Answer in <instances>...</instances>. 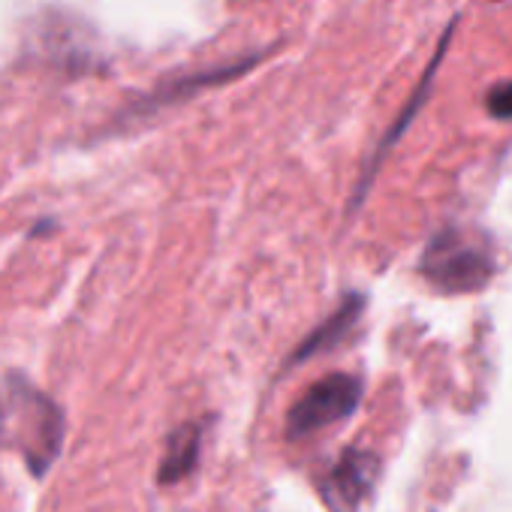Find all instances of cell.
I'll list each match as a JSON object with an SVG mask.
<instances>
[{
  "mask_svg": "<svg viewBox=\"0 0 512 512\" xmlns=\"http://www.w3.org/2000/svg\"><path fill=\"white\" fill-rule=\"evenodd\" d=\"M64 434L67 422L52 395L37 389L19 371L0 377V446L19 452L37 479L55 467Z\"/></svg>",
  "mask_w": 512,
  "mask_h": 512,
  "instance_id": "6da1fadb",
  "label": "cell"
},
{
  "mask_svg": "<svg viewBox=\"0 0 512 512\" xmlns=\"http://www.w3.org/2000/svg\"><path fill=\"white\" fill-rule=\"evenodd\" d=\"M419 272L443 293H473L494 275V253L470 232L443 229L434 235L419 260Z\"/></svg>",
  "mask_w": 512,
  "mask_h": 512,
  "instance_id": "7a4b0ae2",
  "label": "cell"
},
{
  "mask_svg": "<svg viewBox=\"0 0 512 512\" xmlns=\"http://www.w3.org/2000/svg\"><path fill=\"white\" fill-rule=\"evenodd\" d=\"M362 404V380L353 374H329L317 380L287 413V437L305 440L335 422L350 419Z\"/></svg>",
  "mask_w": 512,
  "mask_h": 512,
  "instance_id": "3957f363",
  "label": "cell"
},
{
  "mask_svg": "<svg viewBox=\"0 0 512 512\" xmlns=\"http://www.w3.org/2000/svg\"><path fill=\"white\" fill-rule=\"evenodd\" d=\"M380 458L368 449H344L320 479V497L332 512H359L374 494Z\"/></svg>",
  "mask_w": 512,
  "mask_h": 512,
  "instance_id": "277c9868",
  "label": "cell"
},
{
  "mask_svg": "<svg viewBox=\"0 0 512 512\" xmlns=\"http://www.w3.org/2000/svg\"><path fill=\"white\" fill-rule=\"evenodd\" d=\"M362 308H365V299L359 296V293H350V296H344V302L314 329V332H308L305 338H302V344L296 347V353L287 359V365H302V362H308V359H314V356H320V353H326V350H332L353 326H356V320H359V314H362Z\"/></svg>",
  "mask_w": 512,
  "mask_h": 512,
  "instance_id": "5b68a950",
  "label": "cell"
},
{
  "mask_svg": "<svg viewBox=\"0 0 512 512\" xmlns=\"http://www.w3.org/2000/svg\"><path fill=\"white\" fill-rule=\"evenodd\" d=\"M455 25H458V19L443 31V37H440V46H437V52H434V58H431V64H428V73L422 76V82L416 85V94L410 97V103L404 106V115H398V121H395V127L386 133V139L380 142V151L374 154V160H371V166H368V175L362 178V184H359V190H356V205L362 202V196H365V190H368V184H371V178H374V169L380 166V160H383V154L398 142V136L407 130V124L416 118V112H419V106H422V100L428 97V91H431V82H434V76H437V70H440V61H443V55H446V49H449V40H452V34H455Z\"/></svg>",
  "mask_w": 512,
  "mask_h": 512,
  "instance_id": "8992f818",
  "label": "cell"
},
{
  "mask_svg": "<svg viewBox=\"0 0 512 512\" xmlns=\"http://www.w3.org/2000/svg\"><path fill=\"white\" fill-rule=\"evenodd\" d=\"M199 452H202V428L196 422L178 425L166 440V452L157 467V482L178 485L181 479H187L199 467Z\"/></svg>",
  "mask_w": 512,
  "mask_h": 512,
  "instance_id": "52a82bcc",
  "label": "cell"
},
{
  "mask_svg": "<svg viewBox=\"0 0 512 512\" xmlns=\"http://www.w3.org/2000/svg\"><path fill=\"white\" fill-rule=\"evenodd\" d=\"M485 109L497 121H512V79L509 82H497V85L488 88Z\"/></svg>",
  "mask_w": 512,
  "mask_h": 512,
  "instance_id": "ba28073f",
  "label": "cell"
}]
</instances>
